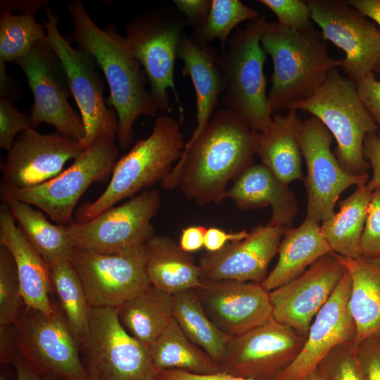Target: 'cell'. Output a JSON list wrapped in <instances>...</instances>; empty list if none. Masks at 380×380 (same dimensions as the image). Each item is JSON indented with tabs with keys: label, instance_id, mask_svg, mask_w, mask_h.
Returning <instances> with one entry per match:
<instances>
[{
	"label": "cell",
	"instance_id": "ba28073f",
	"mask_svg": "<svg viewBox=\"0 0 380 380\" xmlns=\"http://www.w3.org/2000/svg\"><path fill=\"white\" fill-rule=\"evenodd\" d=\"M82 362L93 380H154L148 347L129 334L118 308H92L87 334L80 343Z\"/></svg>",
	"mask_w": 380,
	"mask_h": 380
},
{
	"label": "cell",
	"instance_id": "8fae6325",
	"mask_svg": "<svg viewBox=\"0 0 380 380\" xmlns=\"http://www.w3.org/2000/svg\"><path fill=\"white\" fill-rule=\"evenodd\" d=\"M17 350L37 371L63 380H86L80 344L58 307L46 314L25 305L15 323Z\"/></svg>",
	"mask_w": 380,
	"mask_h": 380
},
{
	"label": "cell",
	"instance_id": "5b68a950",
	"mask_svg": "<svg viewBox=\"0 0 380 380\" xmlns=\"http://www.w3.org/2000/svg\"><path fill=\"white\" fill-rule=\"evenodd\" d=\"M267 21L260 14L246 27L237 29L220 54L225 81L222 103L258 133L266 130L272 121L264 72L267 53L260 44Z\"/></svg>",
	"mask_w": 380,
	"mask_h": 380
},
{
	"label": "cell",
	"instance_id": "277c9868",
	"mask_svg": "<svg viewBox=\"0 0 380 380\" xmlns=\"http://www.w3.org/2000/svg\"><path fill=\"white\" fill-rule=\"evenodd\" d=\"M185 144L179 121L167 115L156 116L151 133L116 161L108 185L94 201L80 207L77 222L89 220L161 183L181 158Z\"/></svg>",
	"mask_w": 380,
	"mask_h": 380
},
{
	"label": "cell",
	"instance_id": "f907efd6",
	"mask_svg": "<svg viewBox=\"0 0 380 380\" xmlns=\"http://www.w3.org/2000/svg\"><path fill=\"white\" fill-rule=\"evenodd\" d=\"M207 227L202 225H192L183 228L178 244L185 252L191 253L204 247L205 235Z\"/></svg>",
	"mask_w": 380,
	"mask_h": 380
},
{
	"label": "cell",
	"instance_id": "3957f363",
	"mask_svg": "<svg viewBox=\"0 0 380 380\" xmlns=\"http://www.w3.org/2000/svg\"><path fill=\"white\" fill-rule=\"evenodd\" d=\"M260 44L273 63L268 108L274 112L294 109L311 97L340 59L331 57L327 41L315 27L306 31L267 21Z\"/></svg>",
	"mask_w": 380,
	"mask_h": 380
},
{
	"label": "cell",
	"instance_id": "d6986e66",
	"mask_svg": "<svg viewBox=\"0 0 380 380\" xmlns=\"http://www.w3.org/2000/svg\"><path fill=\"white\" fill-rule=\"evenodd\" d=\"M83 150L79 141L57 132L29 129L17 137L1 163V184L15 188L39 185L58 175Z\"/></svg>",
	"mask_w": 380,
	"mask_h": 380
},
{
	"label": "cell",
	"instance_id": "bcb514c9",
	"mask_svg": "<svg viewBox=\"0 0 380 380\" xmlns=\"http://www.w3.org/2000/svg\"><path fill=\"white\" fill-rule=\"evenodd\" d=\"M248 234L245 229L227 232L218 227H209L205 235L204 248L208 253L217 252L229 243L243 239Z\"/></svg>",
	"mask_w": 380,
	"mask_h": 380
},
{
	"label": "cell",
	"instance_id": "ab89813d",
	"mask_svg": "<svg viewBox=\"0 0 380 380\" xmlns=\"http://www.w3.org/2000/svg\"><path fill=\"white\" fill-rule=\"evenodd\" d=\"M260 4L271 10L281 25L297 31H306L314 27L311 11L306 1L260 0Z\"/></svg>",
	"mask_w": 380,
	"mask_h": 380
},
{
	"label": "cell",
	"instance_id": "91938a15",
	"mask_svg": "<svg viewBox=\"0 0 380 380\" xmlns=\"http://www.w3.org/2000/svg\"><path fill=\"white\" fill-rule=\"evenodd\" d=\"M154 380H160V379L156 377Z\"/></svg>",
	"mask_w": 380,
	"mask_h": 380
},
{
	"label": "cell",
	"instance_id": "d6a6232c",
	"mask_svg": "<svg viewBox=\"0 0 380 380\" xmlns=\"http://www.w3.org/2000/svg\"><path fill=\"white\" fill-rule=\"evenodd\" d=\"M24 235L49 267L70 259L74 248L65 226L51 223L42 211L14 198H3Z\"/></svg>",
	"mask_w": 380,
	"mask_h": 380
},
{
	"label": "cell",
	"instance_id": "f5cc1de1",
	"mask_svg": "<svg viewBox=\"0 0 380 380\" xmlns=\"http://www.w3.org/2000/svg\"><path fill=\"white\" fill-rule=\"evenodd\" d=\"M48 1H1V10L17 11L19 14H32L44 8H46Z\"/></svg>",
	"mask_w": 380,
	"mask_h": 380
},
{
	"label": "cell",
	"instance_id": "db71d44e",
	"mask_svg": "<svg viewBox=\"0 0 380 380\" xmlns=\"http://www.w3.org/2000/svg\"><path fill=\"white\" fill-rule=\"evenodd\" d=\"M347 2L380 27V0H347ZM374 72L380 74V66Z\"/></svg>",
	"mask_w": 380,
	"mask_h": 380
},
{
	"label": "cell",
	"instance_id": "11a10c76",
	"mask_svg": "<svg viewBox=\"0 0 380 380\" xmlns=\"http://www.w3.org/2000/svg\"><path fill=\"white\" fill-rule=\"evenodd\" d=\"M0 95L1 98L15 99L18 98L19 93L16 91L14 81L6 72V62L0 60Z\"/></svg>",
	"mask_w": 380,
	"mask_h": 380
},
{
	"label": "cell",
	"instance_id": "681fc988",
	"mask_svg": "<svg viewBox=\"0 0 380 380\" xmlns=\"http://www.w3.org/2000/svg\"><path fill=\"white\" fill-rule=\"evenodd\" d=\"M17 353V334L15 324L0 325L1 363L11 364Z\"/></svg>",
	"mask_w": 380,
	"mask_h": 380
},
{
	"label": "cell",
	"instance_id": "2e32d148",
	"mask_svg": "<svg viewBox=\"0 0 380 380\" xmlns=\"http://www.w3.org/2000/svg\"><path fill=\"white\" fill-rule=\"evenodd\" d=\"M305 338L271 317L234 337L220 365L222 372L252 380H276L296 360Z\"/></svg>",
	"mask_w": 380,
	"mask_h": 380
},
{
	"label": "cell",
	"instance_id": "7a4b0ae2",
	"mask_svg": "<svg viewBox=\"0 0 380 380\" xmlns=\"http://www.w3.org/2000/svg\"><path fill=\"white\" fill-rule=\"evenodd\" d=\"M66 9L73 23L72 42L89 54L104 74L110 89L106 102L117 114V139L125 149L134 138L137 119L141 115L156 117L159 111L146 89V75L114 25L99 27L80 0L67 1Z\"/></svg>",
	"mask_w": 380,
	"mask_h": 380
},
{
	"label": "cell",
	"instance_id": "83f0119b",
	"mask_svg": "<svg viewBox=\"0 0 380 380\" xmlns=\"http://www.w3.org/2000/svg\"><path fill=\"white\" fill-rule=\"evenodd\" d=\"M144 249L146 274L151 286L173 296L202 284L199 265L174 239L154 235L145 243Z\"/></svg>",
	"mask_w": 380,
	"mask_h": 380
},
{
	"label": "cell",
	"instance_id": "ac0fdd59",
	"mask_svg": "<svg viewBox=\"0 0 380 380\" xmlns=\"http://www.w3.org/2000/svg\"><path fill=\"white\" fill-rule=\"evenodd\" d=\"M346 271L336 253H327L303 274L270 291L272 317L303 337Z\"/></svg>",
	"mask_w": 380,
	"mask_h": 380
},
{
	"label": "cell",
	"instance_id": "484cf974",
	"mask_svg": "<svg viewBox=\"0 0 380 380\" xmlns=\"http://www.w3.org/2000/svg\"><path fill=\"white\" fill-rule=\"evenodd\" d=\"M302 123L298 110L291 109L285 114L272 116L268 128L259 133L256 155L260 163L287 185L305 179L299 144Z\"/></svg>",
	"mask_w": 380,
	"mask_h": 380
},
{
	"label": "cell",
	"instance_id": "9a60e30c",
	"mask_svg": "<svg viewBox=\"0 0 380 380\" xmlns=\"http://www.w3.org/2000/svg\"><path fill=\"white\" fill-rule=\"evenodd\" d=\"M161 203L160 193L146 189L85 222L65 226L74 246L115 253L144 245L154 234L151 224Z\"/></svg>",
	"mask_w": 380,
	"mask_h": 380
},
{
	"label": "cell",
	"instance_id": "6f0895ef",
	"mask_svg": "<svg viewBox=\"0 0 380 380\" xmlns=\"http://www.w3.org/2000/svg\"><path fill=\"white\" fill-rule=\"evenodd\" d=\"M0 380H8L7 378L5 376L4 374H1L0 375Z\"/></svg>",
	"mask_w": 380,
	"mask_h": 380
},
{
	"label": "cell",
	"instance_id": "d590c367",
	"mask_svg": "<svg viewBox=\"0 0 380 380\" xmlns=\"http://www.w3.org/2000/svg\"><path fill=\"white\" fill-rule=\"evenodd\" d=\"M46 37L45 25L38 23L34 15H14L0 9V60L15 63Z\"/></svg>",
	"mask_w": 380,
	"mask_h": 380
},
{
	"label": "cell",
	"instance_id": "74e56055",
	"mask_svg": "<svg viewBox=\"0 0 380 380\" xmlns=\"http://www.w3.org/2000/svg\"><path fill=\"white\" fill-rule=\"evenodd\" d=\"M25 305L13 257L0 245V325L15 324Z\"/></svg>",
	"mask_w": 380,
	"mask_h": 380
},
{
	"label": "cell",
	"instance_id": "44dd1931",
	"mask_svg": "<svg viewBox=\"0 0 380 380\" xmlns=\"http://www.w3.org/2000/svg\"><path fill=\"white\" fill-rule=\"evenodd\" d=\"M351 284L346 269L333 293L313 319L300 353L276 380H306L334 348L355 342L356 325L348 305Z\"/></svg>",
	"mask_w": 380,
	"mask_h": 380
},
{
	"label": "cell",
	"instance_id": "cb8c5ba5",
	"mask_svg": "<svg viewBox=\"0 0 380 380\" xmlns=\"http://www.w3.org/2000/svg\"><path fill=\"white\" fill-rule=\"evenodd\" d=\"M224 199H230L241 210L271 206L267 224L289 228L298 211L296 197L289 185L281 182L262 163L246 168L228 188Z\"/></svg>",
	"mask_w": 380,
	"mask_h": 380
},
{
	"label": "cell",
	"instance_id": "b9f144b4",
	"mask_svg": "<svg viewBox=\"0 0 380 380\" xmlns=\"http://www.w3.org/2000/svg\"><path fill=\"white\" fill-rule=\"evenodd\" d=\"M362 256L380 258V187L372 191L361 242Z\"/></svg>",
	"mask_w": 380,
	"mask_h": 380
},
{
	"label": "cell",
	"instance_id": "d4e9b609",
	"mask_svg": "<svg viewBox=\"0 0 380 380\" xmlns=\"http://www.w3.org/2000/svg\"><path fill=\"white\" fill-rule=\"evenodd\" d=\"M177 58L183 61L182 73L191 79L196 91V127L187 143L201 134L216 110L225 88L220 55L210 46L184 34Z\"/></svg>",
	"mask_w": 380,
	"mask_h": 380
},
{
	"label": "cell",
	"instance_id": "9c48e42d",
	"mask_svg": "<svg viewBox=\"0 0 380 380\" xmlns=\"http://www.w3.org/2000/svg\"><path fill=\"white\" fill-rule=\"evenodd\" d=\"M42 18L46 41L61 61L69 88L80 110L85 129L80 142L87 148L98 140L117 138L118 116L104 99V81L98 65L87 53L71 45L60 32L59 18L49 8Z\"/></svg>",
	"mask_w": 380,
	"mask_h": 380
},
{
	"label": "cell",
	"instance_id": "8992f818",
	"mask_svg": "<svg viewBox=\"0 0 380 380\" xmlns=\"http://www.w3.org/2000/svg\"><path fill=\"white\" fill-rule=\"evenodd\" d=\"M317 118L336 139L334 155L347 172L361 175L370 167L363 152L367 134L379 128L363 104L356 84L336 69L317 91L294 108Z\"/></svg>",
	"mask_w": 380,
	"mask_h": 380
},
{
	"label": "cell",
	"instance_id": "f1b7e54d",
	"mask_svg": "<svg viewBox=\"0 0 380 380\" xmlns=\"http://www.w3.org/2000/svg\"><path fill=\"white\" fill-rule=\"evenodd\" d=\"M351 278L349 309L357 329L355 343L380 334V258L338 255Z\"/></svg>",
	"mask_w": 380,
	"mask_h": 380
},
{
	"label": "cell",
	"instance_id": "f6af8a7d",
	"mask_svg": "<svg viewBox=\"0 0 380 380\" xmlns=\"http://www.w3.org/2000/svg\"><path fill=\"white\" fill-rule=\"evenodd\" d=\"M364 156L372 168V177L367 183V188L374 191L380 187V131L369 133L363 146Z\"/></svg>",
	"mask_w": 380,
	"mask_h": 380
},
{
	"label": "cell",
	"instance_id": "30bf717a",
	"mask_svg": "<svg viewBox=\"0 0 380 380\" xmlns=\"http://www.w3.org/2000/svg\"><path fill=\"white\" fill-rule=\"evenodd\" d=\"M184 23L161 10L139 14L125 26V38L133 56L142 66L150 93L159 110L171 111L168 89L174 92L180 117L184 108L175 84V63Z\"/></svg>",
	"mask_w": 380,
	"mask_h": 380
},
{
	"label": "cell",
	"instance_id": "836d02e7",
	"mask_svg": "<svg viewBox=\"0 0 380 380\" xmlns=\"http://www.w3.org/2000/svg\"><path fill=\"white\" fill-rule=\"evenodd\" d=\"M173 317L186 336L220 365L232 337L210 319L194 290L173 295Z\"/></svg>",
	"mask_w": 380,
	"mask_h": 380
},
{
	"label": "cell",
	"instance_id": "8d00e7d4",
	"mask_svg": "<svg viewBox=\"0 0 380 380\" xmlns=\"http://www.w3.org/2000/svg\"><path fill=\"white\" fill-rule=\"evenodd\" d=\"M260 14L239 0H212L208 14L192 36L203 44L218 39L221 51L224 49L232 30L239 23L253 20Z\"/></svg>",
	"mask_w": 380,
	"mask_h": 380
},
{
	"label": "cell",
	"instance_id": "e0dca14e",
	"mask_svg": "<svg viewBox=\"0 0 380 380\" xmlns=\"http://www.w3.org/2000/svg\"><path fill=\"white\" fill-rule=\"evenodd\" d=\"M333 136L315 117L303 121L299 144L307 175L306 217L322 222L334 214V207L341 194L353 185L367 183L368 173L355 175L341 166L331 150Z\"/></svg>",
	"mask_w": 380,
	"mask_h": 380
},
{
	"label": "cell",
	"instance_id": "ffe728a7",
	"mask_svg": "<svg viewBox=\"0 0 380 380\" xmlns=\"http://www.w3.org/2000/svg\"><path fill=\"white\" fill-rule=\"evenodd\" d=\"M193 290L210 319L230 337L272 317L270 292L260 283L203 281Z\"/></svg>",
	"mask_w": 380,
	"mask_h": 380
},
{
	"label": "cell",
	"instance_id": "603a6c76",
	"mask_svg": "<svg viewBox=\"0 0 380 380\" xmlns=\"http://www.w3.org/2000/svg\"><path fill=\"white\" fill-rule=\"evenodd\" d=\"M0 245L13 257L25 305L46 314L53 313L57 306L49 296L53 291L49 267L16 224L4 203L0 205Z\"/></svg>",
	"mask_w": 380,
	"mask_h": 380
},
{
	"label": "cell",
	"instance_id": "9f6ffc18",
	"mask_svg": "<svg viewBox=\"0 0 380 380\" xmlns=\"http://www.w3.org/2000/svg\"><path fill=\"white\" fill-rule=\"evenodd\" d=\"M306 380H323L320 373L316 368L314 372L307 378Z\"/></svg>",
	"mask_w": 380,
	"mask_h": 380
},
{
	"label": "cell",
	"instance_id": "1f68e13d",
	"mask_svg": "<svg viewBox=\"0 0 380 380\" xmlns=\"http://www.w3.org/2000/svg\"><path fill=\"white\" fill-rule=\"evenodd\" d=\"M372 191L367 184L339 203V211L322 222L321 231L332 251L341 256H361L360 242Z\"/></svg>",
	"mask_w": 380,
	"mask_h": 380
},
{
	"label": "cell",
	"instance_id": "4fadbf2b",
	"mask_svg": "<svg viewBox=\"0 0 380 380\" xmlns=\"http://www.w3.org/2000/svg\"><path fill=\"white\" fill-rule=\"evenodd\" d=\"M15 63L33 94L30 117L34 129L42 123L51 125L57 133L80 143L85 135L83 121L68 102L72 94L65 72L46 39L37 42Z\"/></svg>",
	"mask_w": 380,
	"mask_h": 380
},
{
	"label": "cell",
	"instance_id": "7bdbcfd3",
	"mask_svg": "<svg viewBox=\"0 0 380 380\" xmlns=\"http://www.w3.org/2000/svg\"><path fill=\"white\" fill-rule=\"evenodd\" d=\"M357 353L365 380H380V334L362 341Z\"/></svg>",
	"mask_w": 380,
	"mask_h": 380
},
{
	"label": "cell",
	"instance_id": "6da1fadb",
	"mask_svg": "<svg viewBox=\"0 0 380 380\" xmlns=\"http://www.w3.org/2000/svg\"><path fill=\"white\" fill-rule=\"evenodd\" d=\"M258 137L234 110L217 109L195 140L186 143L161 186L166 190L179 187L200 205L220 203L229 183L253 165Z\"/></svg>",
	"mask_w": 380,
	"mask_h": 380
},
{
	"label": "cell",
	"instance_id": "ee69618b",
	"mask_svg": "<svg viewBox=\"0 0 380 380\" xmlns=\"http://www.w3.org/2000/svg\"><path fill=\"white\" fill-rule=\"evenodd\" d=\"M356 85L363 104L380 131V80L372 72Z\"/></svg>",
	"mask_w": 380,
	"mask_h": 380
},
{
	"label": "cell",
	"instance_id": "52a82bcc",
	"mask_svg": "<svg viewBox=\"0 0 380 380\" xmlns=\"http://www.w3.org/2000/svg\"><path fill=\"white\" fill-rule=\"evenodd\" d=\"M115 139H103L84 148L72 164L56 177L39 185L15 188L0 184L1 199L14 198L44 212L56 224H72L75 208L94 182H104L118 160Z\"/></svg>",
	"mask_w": 380,
	"mask_h": 380
},
{
	"label": "cell",
	"instance_id": "5bb4252c",
	"mask_svg": "<svg viewBox=\"0 0 380 380\" xmlns=\"http://www.w3.org/2000/svg\"><path fill=\"white\" fill-rule=\"evenodd\" d=\"M323 38L345 53L340 67L355 84L380 66V27L344 0H308Z\"/></svg>",
	"mask_w": 380,
	"mask_h": 380
},
{
	"label": "cell",
	"instance_id": "c3c4849f",
	"mask_svg": "<svg viewBox=\"0 0 380 380\" xmlns=\"http://www.w3.org/2000/svg\"><path fill=\"white\" fill-rule=\"evenodd\" d=\"M156 377L160 380H252L233 376L225 372L197 374L178 369L160 371L156 374Z\"/></svg>",
	"mask_w": 380,
	"mask_h": 380
},
{
	"label": "cell",
	"instance_id": "4dcf8cb0",
	"mask_svg": "<svg viewBox=\"0 0 380 380\" xmlns=\"http://www.w3.org/2000/svg\"><path fill=\"white\" fill-rule=\"evenodd\" d=\"M148 350L156 374L166 369L197 374L222 372L220 365L186 336L174 317Z\"/></svg>",
	"mask_w": 380,
	"mask_h": 380
},
{
	"label": "cell",
	"instance_id": "7c38bea8",
	"mask_svg": "<svg viewBox=\"0 0 380 380\" xmlns=\"http://www.w3.org/2000/svg\"><path fill=\"white\" fill-rule=\"evenodd\" d=\"M144 245L115 253L74 246L69 260L91 307L118 308L151 286Z\"/></svg>",
	"mask_w": 380,
	"mask_h": 380
},
{
	"label": "cell",
	"instance_id": "7dc6e473",
	"mask_svg": "<svg viewBox=\"0 0 380 380\" xmlns=\"http://www.w3.org/2000/svg\"><path fill=\"white\" fill-rule=\"evenodd\" d=\"M177 9L185 15L187 20L194 25H201L205 21L212 1L210 0H174Z\"/></svg>",
	"mask_w": 380,
	"mask_h": 380
},
{
	"label": "cell",
	"instance_id": "f35d334b",
	"mask_svg": "<svg viewBox=\"0 0 380 380\" xmlns=\"http://www.w3.org/2000/svg\"><path fill=\"white\" fill-rule=\"evenodd\" d=\"M354 341L338 345L318 364L323 380H365Z\"/></svg>",
	"mask_w": 380,
	"mask_h": 380
},
{
	"label": "cell",
	"instance_id": "680465c9",
	"mask_svg": "<svg viewBox=\"0 0 380 380\" xmlns=\"http://www.w3.org/2000/svg\"><path fill=\"white\" fill-rule=\"evenodd\" d=\"M86 380H93V379L88 376Z\"/></svg>",
	"mask_w": 380,
	"mask_h": 380
},
{
	"label": "cell",
	"instance_id": "816d5d0a",
	"mask_svg": "<svg viewBox=\"0 0 380 380\" xmlns=\"http://www.w3.org/2000/svg\"><path fill=\"white\" fill-rule=\"evenodd\" d=\"M11 365L15 368L17 380H63L37 371L29 365L18 353L14 355Z\"/></svg>",
	"mask_w": 380,
	"mask_h": 380
},
{
	"label": "cell",
	"instance_id": "60d3db41",
	"mask_svg": "<svg viewBox=\"0 0 380 380\" xmlns=\"http://www.w3.org/2000/svg\"><path fill=\"white\" fill-rule=\"evenodd\" d=\"M29 129H34L30 115L20 112L10 100L1 97L0 148L8 151L17 135Z\"/></svg>",
	"mask_w": 380,
	"mask_h": 380
},
{
	"label": "cell",
	"instance_id": "e575fe53",
	"mask_svg": "<svg viewBox=\"0 0 380 380\" xmlns=\"http://www.w3.org/2000/svg\"><path fill=\"white\" fill-rule=\"evenodd\" d=\"M53 285L69 327L80 343L88 332L91 307L70 260L49 267Z\"/></svg>",
	"mask_w": 380,
	"mask_h": 380
},
{
	"label": "cell",
	"instance_id": "4316f807",
	"mask_svg": "<svg viewBox=\"0 0 380 380\" xmlns=\"http://www.w3.org/2000/svg\"><path fill=\"white\" fill-rule=\"evenodd\" d=\"M331 252L320 224L305 217L298 227L286 229L279 246L277 264L261 284L270 292L296 278Z\"/></svg>",
	"mask_w": 380,
	"mask_h": 380
},
{
	"label": "cell",
	"instance_id": "7402d4cb",
	"mask_svg": "<svg viewBox=\"0 0 380 380\" xmlns=\"http://www.w3.org/2000/svg\"><path fill=\"white\" fill-rule=\"evenodd\" d=\"M287 228L259 224L242 240L221 250L207 252L199 261L202 281L234 280L262 283L277 254Z\"/></svg>",
	"mask_w": 380,
	"mask_h": 380
},
{
	"label": "cell",
	"instance_id": "f546056e",
	"mask_svg": "<svg viewBox=\"0 0 380 380\" xmlns=\"http://www.w3.org/2000/svg\"><path fill=\"white\" fill-rule=\"evenodd\" d=\"M122 325L148 347L173 318V296L151 286L118 307Z\"/></svg>",
	"mask_w": 380,
	"mask_h": 380
}]
</instances>
